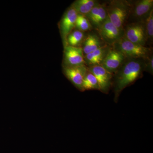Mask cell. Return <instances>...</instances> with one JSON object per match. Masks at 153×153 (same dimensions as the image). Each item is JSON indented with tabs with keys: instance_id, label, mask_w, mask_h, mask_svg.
Masks as SVG:
<instances>
[{
	"instance_id": "obj_1",
	"label": "cell",
	"mask_w": 153,
	"mask_h": 153,
	"mask_svg": "<svg viewBox=\"0 0 153 153\" xmlns=\"http://www.w3.org/2000/svg\"><path fill=\"white\" fill-rule=\"evenodd\" d=\"M145 69L143 58L126 59L114 75L112 86L115 101H118L120 94L123 89L141 77Z\"/></svg>"
},
{
	"instance_id": "obj_2",
	"label": "cell",
	"mask_w": 153,
	"mask_h": 153,
	"mask_svg": "<svg viewBox=\"0 0 153 153\" xmlns=\"http://www.w3.org/2000/svg\"><path fill=\"white\" fill-rule=\"evenodd\" d=\"M105 7L110 22L119 30L123 31L126 22L130 16L131 2L122 0H114L111 1Z\"/></svg>"
},
{
	"instance_id": "obj_3",
	"label": "cell",
	"mask_w": 153,
	"mask_h": 153,
	"mask_svg": "<svg viewBox=\"0 0 153 153\" xmlns=\"http://www.w3.org/2000/svg\"><path fill=\"white\" fill-rule=\"evenodd\" d=\"M121 52L127 59L145 58L152 53V49L132 43L123 37L112 47Z\"/></svg>"
},
{
	"instance_id": "obj_4",
	"label": "cell",
	"mask_w": 153,
	"mask_h": 153,
	"mask_svg": "<svg viewBox=\"0 0 153 153\" xmlns=\"http://www.w3.org/2000/svg\"><path fill=\"white\" fill-rule=\"evenodd\" d=\"M124 37L135 44L146 47L148 43L144 22H133L126 25L123 30Z\"/></svg>"
},
{
	"instance_id": "obj_5",
	"label": "cell",
	"mask_w": 153,
	"mask_h": 153,
	"mask_svg": "<svg viewBox=\"0 0 153 153\" xmlns=\"http://www.w3.org/2000/svg\"><path fill=\"white\" fill-rule=\"evenodd\" d=\"M97 31L103 43L111 47L118 42L124 36L123 31L119 30L108 18Z\"/></svg>"
},
{
	"instance_id": "obj_6",
	"label": "cell",
	"mask_w": 153,
	"mask_h": 153,
	"mask_svg": "<svg viewBox=\"0 0 153 153\" xmlns=\"http://www.w3.org/2000/svg\"><path fill=\"white\" fill-rule=\"evenodd\" d=\"M77 12L70 7L63 14L59 24L60 35L64 47L66 46V39L68 35L75 29Z\"/></svg>"
},
{
	"instance_id": "obj_7",
	"label": "cell",
	"mask_w": 153,
	"mask_h": 153,
	"mask_svg": "<svg viewBox=\"0 0 153 153\" xmlns=\"http://www.w3.org/2000/svg\"><path fill=\"white\" fill-rule=\"evenodd\" d=\"M88 69L95 76L98 82L99 91L108 93L112 86L114 74L110 73L100 65L87 67Z\"/></svg>"
},
{
	"instance_id": "obj_8",
	"label": "cell",
	"mask_w": 153,
	"mask_h": 153,
	"mask_svg": "<svg viewBox=\"0 0 153 153\" xmlns=\"http://www.w3.org/2000/svg\"><path fill=\"white\" fill-rule=\"evenodd\" d=\"M87 70V67L85 65L63 66V74L77 89L81 91H83L82 82Z\"/></svg>"
},
{
	"instance_id": "obj_9",
	"label": "cell",
	"mask_w": 153,
	"mask_h": 153,
	"mask_svg": "<svg viewBox=\"0 0 153 153\" xmlns=\"http://www.w3.org/2000/svg\"><path fill=\"white\" fill-rule=\"evenodd\" d=\"M126 59V57L121 52L112 47L100 66L114 75Z\"/></svg>"
},
{
	"instance_id": "obj_10",
	"label": "cell",
	"mask_w": 153,
	"mask_h": 153,
	"mask_svg": "<svg viewBox=\"0 0 153 153\" xmlns=\"http://www.w3.org/2000/svg\"><path fill=\"white\" fill-rule=\"evenodd\" d=\"M64 48L63 66L85 65L82 47L66 46Z\"/></svg>"
},
{
	"instance_id": "obj_11",
	"label": "cell",
	"mask_w": 153,
	"mask_h": 153,
	"mask_svg": "<svg viewBox=\"0 0 153 153\" xmlns=\"http://www.w3.org/2000/svg\"><path fill=\"white\" fill-rule=\"evenodd\" d=\"M153 0H140L131 3L130 16L136 22H144L153 9Z\"/></svg>"
},
{
	"instance_id": "obj_12",
	"label": "cell",
	"mask_w": 153,
	"mask_h": 153,
	"mask_svg": "<svg viewBox=\"0 0 153 153\" xmlns=\"http://www.w3.org/2000/svg\"><path fill=\"white\" fill-rule=\"evenodd\" d=\"M85 16L92 27L97 30L108 18L105 5L99 3L93 8Z\"/></svg>"
},
{
	"instance_id": "obj_13",
	"label": "cell",
	"mask_w": 153,
	"mask_h": 153,
	"mask_svg": "<svg viewBox=\"0 0 153 153\" xmlns=\"http://www.w3.org/2000/svg\"><path fill=\"white\" fill-rule=\"evenodd\" d=\"M111 47L105 44L95 51L84 55L85 65L87 67L101 65Z\"/></svg>"
},
{
	"instance_id": "obj_14",
	"label": "cell",
	"mask_w": 153,
	"mask_h": 153,
	"mask_svg": "<svg viewBox=\"0 0 153 153\" xmlns=\"http://www.w3.org/2000/svg\"><path fill=\"white\" fill-rule=\"evenodd\" d=\"M100 37L95 34H89L85 36L82 44V47H81L84 55L95 51L104 45Z\"/></svg>"
},
{
	"instance_id": "obj_15",
	"label": "cell",
	"mask_w": 153,
	"mask_h": 153,
	"mask_svg": "<svg viewBox=\"0 0 153 153\" xmlns=\"http://www.w3.org/2000/svg\"><path fill=\"white\" fill-rule=\"evenodd\" d=\"M98 3L94 0H76L71 6L77 13L85 16Z\"/></svg>"
},
{
	"instance_id": "obj_16",
	"label": "cell",
	"mask_w": 153,
	"mask_h": 153,
	"mask_svg": "<svg viewBox=\"0 0 153 153\" xmlns=\"http://www.w3.org/2000/svg\"><path fill=\"white\" fill-rule=\"evenodd\" d=\"M85 35L84 32L77 30H73L69 35L66 39V46L73 47H81Z\"/></svg>"
},
{
	"instance_id": "obj_17",
	"label": "cell",
	"mask_w": 153,
	"mask_h": 153,
	"mask_svg": "<svg viewBox=\"0 0 153 153\" xmlns=\"http://www.w3.org/2000/svg\"><path fill=\"white\" fill-rule=\"evenodd\" d=\"M82 89L83 91L85 90H99L97 79L94 75L88 69L83 79Z\"/></svg>"
},
{
	"instance_id": "obj_18",
	"label": "cell",
	"mask_w": 153,
	"mask_h": 153,
	"mask_svg": "<svg viewBox=\"0 0 153 153\" xmlns=\"http://www.w3.org/2000/svg\"><path fill=\"white\" fill-rule=\"evenodd\" d=\"M92 28L90 22L85 16L81 14H77L75 24V29L76 30L84 33L86 31L90 30Z\"/></svg>"
},
{
	"instance_id": "obj_19",
	"label": "cell",
	"mask_w": 153,
	"mask_h": 153,
	"mask_svg": "<svg viewBox=\"0 0 153 153\" xmlns=\"http://www.w3.org/2000/svg\"><path fill=\"white\" fill-rule=\"evenodd\" d=\"M147 41L152 43L153 39V10L144 22Z\"/></svg>"
},
{
	"instance_id": "obj_20",
	"label": "cell",
	"mask_w": 153,
	"mask_h": 153,
	"mask_svg": "<svg viewBox=\"0 0 153 153\" xmlns=\"http://www.w3.org/2000/svg\"><path fill=\"white\" fill-rule=\"evenodd\" d=\"M145 71L149 72L153 74V56L152 53L149 57L145 58Z\"/></svg>"
}]
</instances>
